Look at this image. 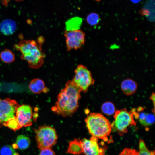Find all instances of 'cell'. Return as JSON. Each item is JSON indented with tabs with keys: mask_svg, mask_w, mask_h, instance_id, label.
<instances>
[{
	"mask_svg": "<svg viewBox=\"0 0 155 155\" xmlns=\"http://www.w3.org/2000/svg\"><path fill=\"white\" fill-rule=\"evenodd\" d=\"M101 110L103 113L108 116L114 114L116 111L114 105L109 101L104 103L101 106Z\"/></svg>",
	"mask_w": 155,
	"mask_h": 155,
	"instance_id": "19",
	"label": "cell"
},
{
	"mask_svg": "<svg viewBox=\"0 0 155 155\" xmlns=\"http://www.w3.org/2000/svg\"><path fill=\"white\" fill-rule=\"evenodd\" d=\"M15 0L17 2H20V1H23L24 0Z\"/></svg>",
	"mask_w": 155,
	"mask_h": 155,
	"instance_id": "32",
	"label": "cell"
},
{
	"mask_svg": "<svg viewBox=\"0 0 155 155\" xmlns=\"http://www.w3.org/2000/svg\"><path fill=\"white\" fill-rule=\"evenodd\" d=\"M74 73L72 82L81 92H86L95 82L91 71L86 67L80 65L77 67Z\"/></svg>",
	"mask_w": 155,
	"mask_h": 155,
	"instance_id": "6",
	"label": "cell"
},
{
	"mask_svg": "<svg viewBox=\"0 0 155 155\" xmlns=\"http://www.w3.org/2000/svg\"><path fill=\"white\" fill-rule=\"evenodd\" d=\"M89 133L98 138L106 141L112 129L109 120L100 113H91L85 119Z\"/></svg>",
	"mask_w": 155,
	"mask_h": 155,
	"instance_id": "3",
	"label": "cell"
},
{
	"mask_svg": "<svg viewBox=\"0 0 155 155\" xmlns=\"http://www.w3.org/2000/svg\"><path fill=\"white\" fill-rule=\"evenodd\" d=\"M81 92L72 80L67 81L59 94L52 111L63 117L72 115L78 108Z\"/></svg>",
	"mask_w": 155,
	"mask_h": 155,
	"instance_id": "1",
	"label": "cell"
},
{
	"mask_svg": "<svg viewBox=\"0 0 155 155\" xmlns=\"http://www.w3.org/2000/svg\"><path fill=\"white\" fill-rule=\"evenodd\" d=\"M27 23L29 24H32V21L30 19H28L26 20Z\"/></svg>",
	"mask_w": 155,
	"mask_h": 155,
	"instance_id": "31",
	"label": "cell"
},
{
	"mask_svg": "<svg viewBox=\"0 0 155 155\" xmlns=\"http://www.w3.org/2000/svg\"><path fill=\"white\" fill-rule=\"evenodd\" d=\"M11 0H1L2 4L6 7L7 6Z\"/></svg>",
	"mask_w": 155,
	"mask_h": 155,
	"instance_id": "27",
	"label": "cell"
},
{
	"mask_svg": "<svg viewBox=\"0 0 155 155\" xmlns=\"http://www.w3.org/2000/svg\"><path fill=\"white\" fill-rule=\"evenodd\" d=\"M39 155H56L51 148H45L41 150Z\"/></svg>",
	"mask_w": 155,
	"mask_h": 155,
	"instance_id": "25",
	"label": "cell"
},
{
	"mask_svg": "<svg viewBox=\"0 0 155 155\" xmlns=\"http://www.w3.org/2000/svg\"><path fill=\"white\" fill-rule=\"evenodd\" d=\"M87 22L90 25L94 26L97 25L100 20L99 15L95 12H91L86 17Z\"/></svg>",
	"mask_w": 155,
	"mask_h": 155,
	"instance_id": "20",
	"label": "cell"
},
{
	"mask_svg": "<svg viewBox=\"0 0 155 155\" xmlns=\"http://www.w3.org/2000/svg\"><path fill=\"white\" fill-rule=\"evenodd\" d=\"M119 155H138V152L134 149L125 148L123 150Z\"/></svg>",
	"mask_w": 155,
	"mask_h": 155,
	"instance_id": "24",
	"label": "cell"
},
{
	"mask_svg": "<svg viewBox=\"0 0 155 155\" xmlns=\"http://www.w3.org/2000/svg\"><path fill=\"white\" fill-rule=\"evenodd\" d=\"M95 0L97 1H100L101 0Z\"/></svg>",
	"mask_w": 155,
	"mask_h": 155,
	"instance_id": "33",
	"label": "cell"
},
{
	"mask_svg": "<svg viewBox=\"0 0 155 155\" xmlns=\"http://www.w3.org/2000/svg\"><path fill=\"white\" fill-rule=\"evenodd\" d=\"M19 105L16 100L10 98H0V128L9 120L15 117Z\"/></svg>",
	"mask_w": 155,
	"mask_h": 155,
	"instance_id": "7",
	"label": "cell"
},
{
	"mask_svg": "<svg viewBox=\"0 0 155 155\" xmlns=\"http://www.w3.org/2000/svg\"><path fill=\"white\" fill-rule=\"evenodd\" d=\"M44 41V38L40 36L37 40H21L13 47L21 53V59L27 61L30 67L37 69L42 67L44 63L45 55L42 45Z\"/></svg>",
	"mask_w": 155,
	"mask_h": 155,
	"instance_id": "2",
	"label": "cell"
},
{
	"mask_svg": "<svg viewBox=\"0 0 155 155\" xmlns=\"http://www.w3.org/2000/svg\"><path fill=\"white\" fill-rule=\"evenodd\" d=\"M142 0H130V1L134 3H137L140 2Z\"/></svg>",
	"mask_w": 155,
	"mask_h": 155,
	"instance_id": "29",
	"label": "cell"
},
{
	"mask_svg": "<svg viewBox=\"0 0 155 155\" xmlns=\"http://www.w3.org/2000/svg\"><path fill=\"white\" fill-rule=\"evenodd\" d=\"M98 141V138L92 136L90 140L85 138L80 140L83 153L85 155H99L100 148Z\"/></svg>",
	"mask_w": 155,
	"mask_h": 155,
	"instance_id": "10",
	"label": "cell"
},
{
	"mask_svg": "<svg viewBox=\"0 0 155 155\" xmlns=\"http://www.w3.org/2000/svg\"><path fill=\"white\" fill-rule=\"evenodd\" d=\"M99 155H104V151L103 149L100 148V152Z\"/></svg>",
	"mask_w": 155,
	"mask_h": 155,
	"instance_id": "30",
	"label": "cell"
},
{
	"mask_svg": "<svg viewBox=\"0 0 155 155\" xmlns=\"http://www.w3.org/2000/svg\"><path fill=\"white\" fill-rule=\"evenodd\" d=\"M18 148L21 150L27 148L30 144V138L24 135H18L16 139V143Z\"/></svg>",
	"mask_w": 155,
	"mask_h": 155,
	"instance_id": "17",
	"label": "cell"
},
{
	"mask_svg": "<svg viewBox=\"0 0 155 155\" xmlns=\"http://www.w3.org/2000/svg\"><path fill=\"white\" fill-rule=\"evenodd\" d=\"M29 88L32 92L36 94H40L43 92H46L48 90L45 86L44 82L38 78L31 80L29 84Z\"/></svg>",
	"mask_w": 155,
	"mask_h": 155,
	"instance_id": "13",
	"label": "cell"
},
{
	"mask_svg": "<svg viewBox=\"0 0 155 155\" xmlns=\"http://www.w3.org/2000/svg\"><path fill=\"white\" fill-rule=\"evenodd\" d=\"M15 58V54L9 49H5L0 53V59L5 63H11L14 61Z\"/></svg>",
	"mask_w": 155,
	"mask_h": 155,
	"instance_id": "18",
	"label": "cell"
},
{
	"mask_svg": "<svg viewBox=\"0 0 155 155\" xmlns=\"http://www.w3.org/2000/svg\"><path fill=\"white\" fill-rule=\"evenodd\" d=\"M139 151L138 155H154V152H150L146 147L144 141L142 139L139 142Z\"/></svg>",
	"mask_w": 155,
	"mask_h": 155,
	"instance_id": "23",
	"label": "cell"
},
{
	"mask_svg": "<svg viewBox=\"0 0 155 155\" xmlns=\"http://www.w3.org/2000/svg\"><path fill=\"white\" fill-rule=\"evenodd\" d=\"M120 87L121 90L125 95L130 96L136 92L138 84L132 79L127 78L122 81Z\"/></svg>",
	"mask_w": 155,
	"mask_h": 155,
	"instance_id": "11",
	"label": "cell"
},
{
	"mask_svg": "<svg viewBox=\"0 0 155 155\" xmlns=\"http://www.w3.org/2000/svg\"><path fill=\"white\" fill-rule=\"evenodd\" d=\"M32 108L29 105H19L15 114V117L21 128L31 126L33 117Z\"/></svg>",
	"mask_w": 155,
	"mask_h": 155,
	"instance_id": "9",
	"label": "cell"
},
{
	"mask_svg": "<svg viewBox=\"0 0 155 155\" xmlns=\"http://www.w3.org/2000/svg\"><path fill=\"white\" fill-rule=\"evenodd\" d=\"M0 155H19L14 149L9 145L2 147L0 150Z\"/></svg>",
	"mask_w": 155,
	"mask_h": 155,
	"instance_id": "21",
	"label": "cell"
},
{
	"mask_svg": "<svg viewBox=\"0 0 155 155\" xmlns=\"http://www.w3.org/2000/svg\"><path fill=\"white\" fill-rule=\"evenodd\" d=\"M67 152L75 155H80L83 153L80 140L74 139L70 142Z\"/></svg>",
	"mask_w": 155,
	"mask_h": 155,
	"instance_id": "15",
	"label": "cell"
},
{
	"mask_svg": "<svg viewBox=\"0 0 155 155\" xmlns=\"http://www.w3.org/2000/svg\"><path fill=\"white\" fill-rule=\"evenodd\" d=\"M150 13V12L148 10L145 8L142 9L140 11V13L142 15L148 16Z\"/></svg>",
	"mask_w": 155,
	"mask_h": 155,
	"instance_id": "26",
	"label": "cell"
},
{
	"mask_svg": "<svg viewBox=\"0 0 155 155\" xmlns=\"http://www.w3.org/2000/svg\"><path fill=\"white\" fill-rule=\"evenodd\" d=\"M143 108L141 107L137 109V111L140 112L138 113L139 121L140 124L144 127H148L152 125L154 122V115L151 113L142 112Z\"/></svg>",
	"mask_w": 155,
	"mask_h": 155,
	"instance_id": "14",
	"label": "cell"
},
{
	"mask_svg": "<svg viewBox=\"0 0 155 155\" xmlns=\"http://www.w3.org/2000/svg\"><path fill=\"white\" fill-rule=\"evenodd\" d=\"M3 126L7 127L15 131L21 128L15 116L14 117L11 118L9 120L4 124Z\"/></svg>",
	"mask_w": 155,
	"mask_h": 155,
	"instance_id": "22",
	"label": "cell"
},
{
	"mask_svg": "<svg viewBox=\"0 0 155 155\" xmlns=\"http://www.w3.org/2000/svg\"><path fill=\"white\" fill-rule=\"evenodd\" d=\"M17 24L14 20L7 19L3 20L0 24V31L3 34L9 36L15 32Z\"/></svg>",
	"mask_w": 155,
	"mask_h": 155,
	"instance_id": "12",
	"label": "cell"
},
{
	"mask_svg": "<svg viewBox=\"0 0 155 155\" xmlns=\"http://www.w3.org/2000/svg\"><path fill=\"white\" fill-rule=\"evenodd\" d=\"M34 131L37 145L39 149L51 148L56 144L58 135L53 127L43 125L39 127Z\"/></svg>",
	"mask_w": 155,
	"mask_h": 155,
	"instance_id": "5",
	"label": "cell"
},
{
	"mask_svg": "<svg viewBox=\"0 0 155 155\" xmlns=\"http://www.w3.org/2000/svg\"><path fill=\"white\" fill-rule=\"evenodd\" d=\"M82 22V19L80 17H75L71 18L65 22L66 30L80 29Z\"/></svg>",
	"mask_w": 155,
	"mask_h": 155,
	"instance_id": "16",
	"label": "cell"
},
{
	"mask_svg": "<svg viewBox=\"0 0 155 155\" xmlns=\"http://www.w3.org/2000/svg\"><path fill=\"white\" fill-rule=\"evenodd\" d=\"M135 109L128 111L126 108L116 110L114 114V120L111 123L112 129H114L120 136L127 132L129 127L135 126L134 118Z\"/></svg>",
	"mask_w": 155,
	"mask_h": 155,
	"instance_id": "4",
	"label": "cell"
},
{
	"mask_svg": "<svg viewBox=\"0 0 155 155\" xmlns=\"http://www.w3.org/2000/svg\"><path fill=\"white\" fill-rule=\"evenodd\" d=\"M64 36L65 38L66 46L68 51L79 49L85 43V34L81 30H65L64 32Z\"/></svg>",
	"mask_w": 155,
	"mask_h": 155,
	"instance_id": "8",
	"label": "cell"
},
{
	"mask_svg": "<svg viewBox=\"0 0 155 155\" xmlns=\"http://www.w3.org/2000/svg\"><path fill=\"white\" fill-rule=\"evenodd\" d=\"M150 99L153 101L154 104V108L155 105V94L154 92H153L150 97Z\"/></svg>",
	"mask_w": 155,
	"mask_h": 155,
	"instance_id": "28",
	"label": "cell"
}]
</instances>
